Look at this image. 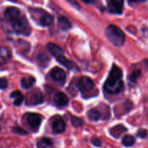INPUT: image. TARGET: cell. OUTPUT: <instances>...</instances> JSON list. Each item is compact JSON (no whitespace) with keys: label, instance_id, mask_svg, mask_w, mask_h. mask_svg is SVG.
Masks as SVG:
<instances>
[{"label":"cell","instance_id":"6da1fadb","mask_svg":"<svg viewBox=\"0 0 148 148\" xmlns=\"http://www.w3.org/2000/svg\"><path fill=\"white\" fill-rule=\"evenodd\" d=\"M122 77L123 72L121 68L115 64H113L108 79L104 84V90L110 95L119 93L124 88V82L121 80Z\"/></svg>","mask_w":148,"mask_h":148},{"label":"cell","instance_id":"7a4b0ae2","mask_svg":"<svg viewBox=\"0 0 148 148\" xmlns=\"http://www.w3.org/2000/svg\"><path fill=\"white\" fill-rule=\"evenodd\" d=\"M47 49L56 58V60L61 64H62L65 67L67 68V69H70V70L75 71V72H79V67L74 62H72V61H69V59H66V56H64L63 50L58 45L53 43H49L47 44Z\"/></svg>","mask_w":148,"mask_h":148},{"label":"cell","instance_id":"3957f363","mask_svg":"<svg viewBox=\"0 0 148 148\" xmlns=\"http://www.w3.org/2000/svg\"><path fill=\"white\" fill-rule=\"evenodd\" d=\"M105 34L108 40L115 46H121L125 42V35L124 32L117 26L110 25L106 29Z\"/></svg>","mask_w":148,"mask_h":148},{"label":"cell","instance_id":"277c9868","mask_svg":"<svg viewBox=\"0 0 148 148\" xmlns=\"http://www.w3.org/2000/svg\"><path fill=\"white\" fill-rule=\"evenodd\" d=\"M29 12L32 18L42 27H48L53 23V17L46 10L40 8H30Z\"/></svg>","mask_w":148,"mask_h":148},{"label":"cell","instance_id":"5b68a950","mask_svg":"<svg viewBox=\"0 0 148 148\" xmlns=\"http://www.w3.org/2000/svg\"><path fill=\"white\" fill-rule=\"evenodd\" d=\"M10 23L13 30L17 34L28 36L31 33V27L24 14H22Z\"/></svg>","mask_w":148,"mask_h":148},{"label":"cell","instance_id":"8992f818","mask_svg":"<svg viewBox=\"0 0 148 148\" xmlns=\"http://www.w3.org/2000/svg\"><path fill=\"white\" fill-rule=\"evenodd\" d=\"M26 121L31 130L36 132L39 130L42 119L39 114L36 113H29L26 115Z\"/></svg>","mask_w":148,"mask_h":148},{"label":"cell","instance_id":"52a82bcc","mask_svg":"<svg viewBox=\"0 0 148 148\" xmlns=\"http://www.w3.org/2000/svg\"><path fill=\"white\" fill-rule=\"evenodd\" d=\"M77 86L79 90L84 93L90 91L95 87V83L91 78L88 77H82L77 82Z\"/></svg>","mask_w":148,"mask_h":148},{"label":"cell","instance_id":"ba28073f","mask_svg":"<svg viewBox=\"0 0 148 148\" xmlns=\"http://www.w3.org/2000/svg\"><path fill=\"white\" fill-rule=\"evenodd\" d=\"M107 7L110 13L121 14L124 10V1L121 0H111L107 1Z\"/></svg>","mask_w":148,"mask_h":148},{"label":"cell","instance_id":"9c48e42d","mask_svg":"<svg viewBox=\"0 0 148 148\" xmlns=\"http://www.w3.org/2000/svg\"><path fill=\"white\" fill-rule=\"evenodd\" d=\"M20 10L15 7H9L4 11V17L10 23H12L22 15Z\"/></svg>","mask_w":148,"mask_h":148},{"label":"cell","instance_id":"30bf717a","mask_svg":"<svg viewBox=\"0 0 148 148\" xmlns=\"http://www.w3.org/2000/svg\"><path fill=\"white\" fill-rule=\"evenodd\" d=\"M66 125L63 119L59 116L55 118L52 123V130L55 134H62L66 130Z\"/></svg>","mask_w":148,"mask_h":148},{"label":"cell","instance_id":"8fae6325","mask_svg":"<svg viewBox=\"0 0 148 148\" xmlns=\"http://www.w3.org/2000/svg\"><path fill=\"white\" fill-rule=\"evenodd\" d=\"M50 76L53 80L59 82H64L66 80V72L59 67H54L50 72Z\"/></svg>","mask_w":148,"mask_h":148},{"label":"cell","instance_id":"7c38bea8","mask_svg":"<svg viewBox=\"0 0 148 148\" xmlns=\"http://www.w3.org/2000/svg\"><path fill=\"white\" fill-rule=\"evenodd\" d=\"M43 102V96L42 92L40 90L34 91L30 93V96L27 98V101L26 102L27 105L36 106L38 104L42 103Z\"/></svg>","mask_w":148,"mask_h":148},{"label":"cell","instance_id":"4fadbf2b","mask_svg":"<svg viewBox=\"0 0 148 148\" xmlns=\"http://www.w3.org/2000/svg\"><path fill=\"white\" fill-rule=\"evenodd\" d=\"M53 101L56 106L65 107L69 103V98L66 96V94L62 92H59L55 94L54 97H53Z\"/></svg>","mask_w":148,"mask_h":148},{"label":"cell","instance_id":"5bb4252c","mask_svg":"<svg viewBox=\"0 0 148 148\" xmlns=\"http://www.w3.org/2000/svg\"><path fill=\"white\" fill-rule=\"evenodd\" d=\"M12 58L10 49L4 46H0V66L7 64Z\"/></svg>","mask_w":148,"mask_h":148},{"label":"cell","instance_id":"9a60e30c","mask_svg":"<svg viewBox=\"0 0 148 148\" xmlns=\"http://www.w3.org/2000/svg\"><path fill=\"white\" fill-rule=\"evenodd\" d=\"M58 25L61 30L66 31L72 28V25L70 20L65 16H59L58 17Z\"/></svg>","mask_w":148,"mask_h":148},{"label":"cell","instance_id":"2e32d148","mask_svg":"<svg viewBox=\"0 0 148 148\" xmlns=\"http://www.w3.org/2000/svg\"><path fill=\"white\" fill-rule=\"evenodd\" d=\"M51 59L49 57V56L46 53H42L38 55L37 56V62L38 64V65L41 67L44 68L49 65V62H50Z\"/></svg>","mask_w":148,"mask_h":148},{"label":"cell","instance_id":"e0dca14e","mask_svg":"<svg viewBox=\"0 0 148 148\" xmlns=\"http://www.w3.org/2000/svg\"><path fill=\"white\" fill-rule=\"evenodd\" d=\"M10 98L14 100L13 104L16 106H20L23 103V100H24V96L19 90L14 91V92H12L11 95H10Z\"/></svg>","mask_w":148,"mask_h":148},{"label":"cell","instance_id":"ac0fdd59","mask_svg":"<svg viewBox=\"0 0 148 148\" xmlns=\"http://www.w3.org/2000/svg\"><path fill=\"white\" fill-rule=\"evenodd\" d=\"M36 82V78L33 76H27L21 79V85L24 89H29Z\"/></svg>","mask_w":148,"mask_h":148},{"label":"cell","instance_id":"d6986e66","mask_svg":"<svg viewBox=\"0 0 148 148\" xmlns=\"http://www.w3.org/2000/svg\"><path fill=\"white\" fill-rule=\"evenodd\" d=\"M87 116L89 120L92 121H98L101 119V114L100 111L96 108H92L90 109L87 113Z\"/></svg>","mask_w":148,"mask_h":148},{"label":"cell","instance_id":"ffe728a7","mask_svg":"<svg viewBox=\"0 0 148 148\" xmlns=\"http://www.w3.org/2000/svg\"><path fill=\"white\" fill-rule=\"evenodd\" d=\"M127 129L122 125H117L116 127H114L113 128H111L110 130V133L112 136H114L116 138H118L120 137L122 133H124V132L127 131Z\"/></svg>","mask_w":148,"mask_h":148},{"label":"cell","instance_id":"44dd1931","mask_svg":"<svg viewBox=\"0 0 148 148\" xmlns=\"http://www.w3.org/2000/svg\"><path fill=\"white\" fill-rule=\"evenodd\" d=\"M53 145V141L51 139L48 137H43L37 143L38 148H47Z\"/></svg>","mask_w":148,"mask_h":148},{"label":"cell","instance_id":"7402d4cb","mask_svg":"<svg viewBox=\"0 0 148 148\" xmlns=\"http://www.w3.org/2000/svg\"><path fill=\"white\" fill-rule=\"evenodd\" d=\"M141 70L140 69H137V70H134L133 71L132 73L130 75V77H128V81H129V83L131 86L134 85V84L136 83L137 82V79L140 77L141 75Z\"/></svg>","mask_w":148,"mask_h":148},{"label":"cell","instance_id":"603a6c76","mask_svg":"<svg viewBox=\"0 0 148 148\" xmlns=\"http://www.w3.org/2000/svg\"><path fill=\"white\" fill-rule=\"evenodd\" d=\"M134 143H135V139L132 135L124 136L122 140V144L125 147H131V146L134 145Z\"/></svg>","mask_w":148,"mask_h":148},{"label":"cell","instance_id":"cb8c5ba5","mask_svg":"<svg viewBox=\"0 0 148 148\" xmlns=\"http://www.w3.org/2000/svg\"><path fill=\"white\" fill-rule=\"evenodd\" d=\"M71 123H72V125L75 128H78L84 125V121L81 119L75 116H72L71 117Z\"/></svg>","mask_w":148,"mask_h":148},{"label":"cell","instance_id":"d4e9b609","mask_svg":"<svg viewBox=\"0 0 148 148\" xmlns=\"http://www.w3.org/2000/svg\"><path fill=\"white\" fill-rule=\"evenodd\" d=\"M137 136L140 138L142 139H145L148 136V131L147 130H145V129H140L137 131Z\"/></svg>","mask_w":148,"mask_h":148},{"label":"cell","instance_id":"484cf974","mask_svg":"<svg viewBox=\"0 0 148 148\" xmlns=\"http://www.w3.org/2000/svg\"><path fill=\"white\" fill-rule=\"evenodd\" d=\"M13 132H14V133H16V134H21V135H25V134H27V132H26L25 130H23V128H21V127H14V128L13 129Z\"/></svg>","mask_w":148,"mask_h":148},{"label":"cell","instance_id":"4316f807","mask_svg":"<svg viewBox=\"0 0 148 148\" xmlns=\"http://www.w3.org/2000/svg\"><path fill=\"white\" fill-rule=\"evenodd\" d=\"M8 86V82L7 79L4 77L0 78V90H4Z\"/></svg>","mask_w":148,"mask_h":148},{"label":"cell","instance_id":"83f0119b","mask_svg":"<svg viewBox=\"0 0 148 148\" xmlns=\"http://www.w3.org/2000/svg\"><path fill=\"white\" fill-rule=\"evenodd\" d=\"M91 143H92V145L95 146H96V147H101V145H102V142H101V140H100L99 138H98V137H92V139H91Z\"/></svg>","mask_w":148,"mask_h":148},{"label":"cell","instance_id":"f1b7e54d","mask_svg":"<svg viewBox=\"0 0 148 148\" xmlns=\"http://www.w3.org/2000/svg\"><path fill=\"white\" fill-rule=\"evenodd\" d=\"M0 130H1V128H0Z\"/></svg>","mask_w":148,"mask_h":148}]
</instances>
